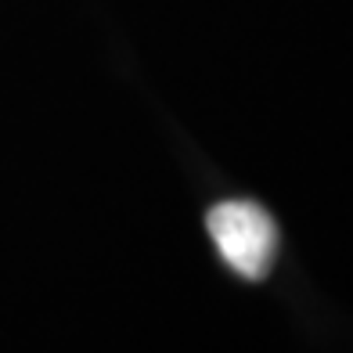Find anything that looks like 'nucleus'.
<instances>
[{
	"instance_id": "obj_1",
	"label": "nucleus",
	"mask_w": 353,
	"mask_h": 353,
	"mask_svg": "<svg viewBox=\"0 0 353 353\" xmlns=\"http://www.w3.org/2000/svg\"><path fill=\"white\" fill-rule=\"evenodd\" d=\"M210 238L220 252V260L228 263L238 278L245 281H263L270 274L278 252V228L267 210L256 202H220L210 210Z\"/></svg>"
}]
</instances>
